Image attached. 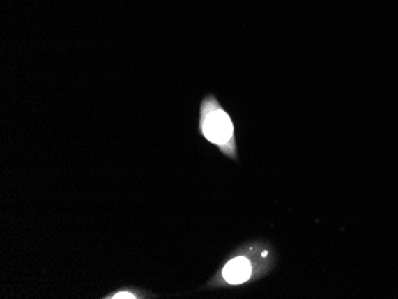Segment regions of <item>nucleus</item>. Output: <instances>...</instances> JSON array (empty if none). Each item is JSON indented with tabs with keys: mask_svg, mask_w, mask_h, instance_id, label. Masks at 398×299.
Segmentation results:
<instances>
[{
	"mask_svg": "<svg viewBox=\"0 0 398 299\" xmlns=\"http://www.w3.org/2000/svg\"><path fill=\"white\" fill-rule=\"evenodd\" d=\"M252 252L253 250H248L247 253L236 255L223 266L221 275L224 283L228 285H241L266 273L267 270L265 268L270 270L271 263L268 261L271 259H268L267 250L263 248L257 258L255 253L252 255Z\"/></svg>",
	"mask_w": 398,
	"mask_h": 299,
	"instance_id": "2",
	"label": "nucleus"
},
{
	"mask_svg": "<svg viewBox=\"0 0 398 299\" xmlns=\"http://www.w3.org/2000/svg\"><path fill=\"white\" fill-rule=\"evenodd\" d=\"M199 130L206 141L220 148L224 155L238 159L234 124L215 95H206L201 102Z\"/></svg>",
	"mask_w": 398,
	"mask_h": 299,
	"instance_id": "1",
	"label": "nucleus"
},
{
	"mask_svg": "<svg viewBox=\"0 0 398 299\" xmlns=\"http://www.w3.org/2000/svg\"><path fill=\"white\" fill-rule=\"evenodd\" d=\"M107 298H114V299H118V298H140L137 293L132 291H119L115 295L110 296V297H107Z\"/></svg>",
	"mask_w": 398,
	"mask_h": 299,
	"instance_id": "3",
	"label": "nucleus"
}]
</instances>
